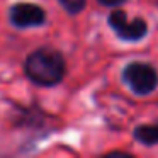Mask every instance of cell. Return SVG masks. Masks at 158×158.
<instances>
[{
  "label": "cell",
  "mask_w": 158,
  "mask_h": 158,
  "mask_svg": "<svg viewBox=\"0 0 158 158\" xmlns=\"http://www.w3.org/2000/svg\"><path fill=\"white\" fill-rule=\"evenodd\" d=\"M87 0H60V4L70 12V14H77V12L83 10Z\"/></svg>",
  "instance_id": "8992f818"
},
{
  "label": "cell",
  "mask_w": 158,
  "mask_h": 158,
  "mask_svg": "<svg viewBox=\"0 0 158 158\" xmlns=\"http://www.w3.org/2000/svg\"><path fill=\"white\" fill-rule=\"evenodd\" d=\"M46 19V12L36 4H15L10 9V22L17 27L41 26Z\"/></svg>",
  "instance_id": "277c9868"
},
{
  "label": "cell",
  "mask_w": 158,
  "mask_h": 158,
  "mask_svg": "<svg viewBox=\"0 0 158 158\" xmlns=\"http://www.w3.org/2000/svg\"><path fill=\"white\" fill-rule=\"evenodd\" d=\"M24 72L31 82L43 87H51L60 83L65 77V60L55 49L43 48L27 56Z\"/></svg>",
  "instance_id": "6da1fadb"
},
{
  "label": "cell",
  "mask_w": 158,
  "mask_h": 158,
  "mask_svg": "<svg viewBox=\"0 0 158 158\" xmlns=\"http://www.w3.org/2000/svg\"><path fill=\"white\" fill-rule=\"evenodd\" d=\"M109 24L116 31V34L121 39H126V41H139V39L144 38V34L148 31V26L143 19L138 17V19L129 21L123 10L110 12Z\"/></svg>",
  "instance_id": "3957f363"
},
{
  "label": "cell",
  "mask_w": 158,
  "mask_h": 158,
  "mask_svg": "<svg viewBox=\"0 0 158 158\" xmlns=\"http://www.w3.org/2000/svg\"><path fill=\"white\" fill-rule=\"evenodd\" d=\"M124 80L131 87V90L138 95L151 94L158 85L156 70L151 65L139 63V61H134L124 68Z\"/></svg>",
  "instance_id": "7a4b0ae2"
},
{
  "label": "cell",
  "mask_w": 158,
  "mask_h": 158,
  "mask_svg": "<svg viewBox=\"0 0 158 158\" xmlns=\"http://www.w3.org/2000/svg\"><path fill=\"white\" fill-rule=\"evenodd\" d=\"M134 138L146 146L158 144V124H143L134 129Z\"/></svg>",
  "instance_id": "5b68a950"
},
{
  "label": "cell",
  "mask_w": 158,
  "mask_h": 158,
  "mask_svg": "<svg viewBox=\"0 0 158 158\" xmlns=\"http://www.w3.org/2000/svg\"><path fill=\"white\" fill-rule=\"evenodd\" d=\"M102 5H107V7H116V5L123 4V2H126V0H99Z\"/></svg>",
  "instance_id": "52a82bcc"
}]
</instances>
